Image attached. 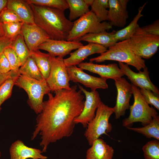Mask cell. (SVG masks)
<instances>
[{
	"label": "cell",
	"instance_id": "1",
	"mask_svg": "<svg viewBox=\"0 0 159 159\" xmlns=\"http://www.w3.org/2000/svg\"><path fill=\"white\" fill-rule=\"evenodd\" d=\"M77 86L55 92L54 96L50 92L47 94L48 99L43 102L42 111L36 118L31 138L33 140L38 134L40 135L42 153L46 151L50 143L72 134L76 124L74 120L82 111L85 101Z\"/></svg>",
	"mask_w": 159,
	"mask_h": 159
},
{
	"label": "cell",
	"instance_id": "2",
	"mask_svg": "<svg viewBox=\"0 0 159 159\" xmlns=\"http://www.w3.org/2000/svg\"><path fill=\"white\" fill-rule=\"evenodd\" d=\"M35 24L43 29L51 39L66 40L73 24L59 9L30 4Z\"/></svg>",
	"mask_w": 159,
	"mask_h": 159
},
{
	"label": "cell",
	"instance_id": "3",
	"mask_svg": "<svg viewBox=\"0 0 159 159\" xmlns=\"http://www.w3.org/2000/svg\"><path fill=\"white\" fill-rule=\"evenodd\" d=\"M97 57L90 59V62L100 63L115 61L130 65L140 71L146 66L145 60L136 55L130 47L129 39L118 42Z\"/></svg>",
	"mask_w": 159,
	"mask_h": 159
},
{
	"label": "cell",
	"instance_id": "4",
	"mask_svg": "<svg viewBox=\"0 0 159 159\" xmlns=\"http://www.w3.org/2000/svg\"><path fill=\"white\" fill-rule=\"evenodd\" d=\"M15 85L26 92L29 105L37 114L40 113L42 109L43 97L51 91L46 80H38L20 74Z\"/></svg>",
	"mask_w": 159,
	"mask_h": 159
},
{
	"label": "cell",
	"instance_id": "5",
	"mask_svg": "<svg viewBox=\"0 0 159 159\" xmlns=\"http://www.w3.org/2000/svg\"><path fill=\"white\" fill-rule=\"evenodd\" d=\"M132 94L134 99L132 105L130 106V114L128 117L122 120V125L131 127L133 123L139 122L144 126L150 122L158 113L150 107L141 94L140 89L131 84Z\"/></svg>",
	"mask_w": 159,
	"mask_h": 159
},
{
	"label": "cell",
	"instance_id": "6",
	"mask_svg": "<svg viewBox=\"0 0 159 159\" xmlns=\"http://www.w3.org/2000/svg\"><path fill=\"white\" fill-rule=\"evenodd\" d=\"M113 113V107L101 101L97 109L95 117L88 124L84 133L90 145L102 135H108L107 133L111 131L112 126L109 122V119Z\"/></svg>",
	"mask_w": 159,
	"mask_h": 159
},
{
	"label": "cell",
	"instance_id": "7",
	"mask_svg": "<svg viewBox=\"0 0 159 159\" xmlns=\"http://www.w3.org/2000/svg\"><path fill=\"white\" fill-rule=\"evenodd\" d=\"M73 23L72 27L67 38V41H76L87 34L106 31L111 29L112 26L109 22H99L95 14L90 10Z\"/></svg>",
	"mask_w": 159,
	"mask_h": 159
},
{
	"label": "cell",
	"instance_id": "8",
	"mask_svg": "<svg viewBox=\"0 0 159 159\" xmlns=\"http://www.w3.org/2000/svg\"><path fill=\"white\" fill-rule=\"evenodd\" d=\"M129 39L131 49L136 55L143 59L151 58L158 49L159 36L145 32L139 26Z\"/></svg>",
	"mask_w": 159,
	"mask_h": 159
},
{
	"label": "cell",
	"instance_id": "9",
	"mask_svg": "<svg viewBox=\"0 0 159 159\" xmlns=\"http://www.w3.org/2000/svg\"><path fill=\"white\" fill-rule=\"evenodd\" d=\"M49 60L50 70L46 80L50 91L55 92L62 89L70 90V80L63 58L50 55Z\"/></svg>",
	"mask_w": 159,
	"mask_h": 159
},
{
	"label": "cell",
	"instance_id": "10",
	"mask_svg": "<svg viewBox=\"0 0 159 159\" xmlns=\"http://www.w3.org/2000/svg\"><path fill=\"white\" fill-rule=\"evenodd\" d=\"M80 90L85 94V100L82 111L76 117L74 122L75 124L80 123L84 127H86L88 123L95 116V112L101 102L99 94L96 90L88 91L78 84Z\"/></svg>",
	"mask_w": 159,
	"mask_h": 159
},
{
	"label": "cell",
	"instance_id": "11",
	"mask_svg": "<svg viewBox=\"0 0 159 159\" xmlns=\"http://www.w3.org/2000/svg\"><path fill=\"white\" fill-rule=\"evenodd\" d=\"M114 80L117 95L116 105L113 108L115 118L117 119L124 115L126 110L129 109L132 92L131 84L124 77H120Z\"/></svg>",
	"mask_w": 159,
	"mask_h": 159
},
{
	"label": "cell",
	"instance_id": "12",
	"mask_svg": "<svg viewBox=\"0 0 159 159\" xmlns=\"http://www.w3.org/2000/svg\"><path fill=\"white\" fill-rule=\"evenodd\" d=\"M119 67L124 74L127 77L132 84L140 89L149 90L158 96L159 95L158 88L151 82L149 77L148 69L146 66L143 71L138 72L133 71L128 65L122 62H118Z\"/></svg>",
	"mask_w": 159,
	"mask_h": 159
},
{
	"label": "cell",
	"instance_id": "13",
	"mask_svg": "<svg viewBox=\"0 0 159 159\" xmlns=\"http://www.w3.org/2000/svg\"><path fill=\"white\" fill-rule=\"evenodd\" d=\"M67 69L70 80L81 83L86 87L90 88L91 91H95L98 89H106L108 88L106 79L87 74L76 66L67 67Z\"/></svg>",
	"mask_w": 159,
	"mask_h": 159
},
{
	"label": "cell",
	"instance_id": "14",
	"mask_svg": "<svg viewBox=\"0 0 159 159\" xmlns=\"http://www.w3.org/2000/svg\"><path fill=\"white\" fill-rule=\"evenodd\" d=\"M80 42L69 41L50 39L41 44L38 49L45 50L52 57L63 58L70 54L72 50L77 49L83 46Z\"/></svg>",
	"mask_w": 159,
	"mask_h": 159
},
{
	"label": "cell",
	"instance_id": "15",
	"mask_svg": "<svg viewBox=\"0 0 159 159\" xmlns=\"http://www.w3.org/2000/svg\"><path fill=\"white\" fill-rule=\"evenodd\" d=\"M21 33L30 52L38 49L39 45L51 39L45 31L35 24L23 23Z\"/></svg>",
	"mask_w": 159,
	"mask_h": 159
},
{
	"label": "cell",
	"instance_id": "16",
	"mask_svg": "<svg viewBox=\"0 0 159 159\" xmlns=\"http://www.w3.org/2000/svg\"><path fill=\"white\" fill-rule=\"evenodd\" d=\"M129 0H108V19L112 26L123 27L128 17L127 6Z\"/></svg>",
	"mask_w": 159,
	"mask_h": 159
},
{
	"label": "cell",
	"instance_id": "17",
	"mask_svg": "<svg viewBox=\"0 0 159 159\" xmlns=\"http://www.w3.org/2000/svg\"><path fill=\"white\" fill-rule=\"evenodd\" d=\"M81 69L97 74L100 77L107 80H114L122 77L124 74L117 64L111 63L105 64H95L91 62H82L78 65Z\"/></svg>",
	"mask_w": 159,
	"mask_h": 159
},
{
	"label": "cell",
	"instance_id": "18",
	"mask_svg": "<svg viewBox=\"0 0 159 159\" xmlns=\"http://www.w3.org/2000/svg\"><path fill=\"white\" fill-rule=\"evenodd\" d=\"M107 50V48L99 44L90 43L82 46L69 54L70 56L64 59L66 67L78 65L89 56L96 53L101 54Z\"/></svg>",
	"mask_w": 159,
	"mask_h": 159
},
{
	"label": "cell",
	"instance_id": "19",
	"mask_svg": "<svg viewBox=\"0 0 159 159\" xmlns=\"http://www.w3.org/2000/svg\"><path fill=\"white\" fill-rule=\"evenodd\" d=\"M42 153L39 149L26 146L19 140L12 143L9 149L10 159H47V157L42 154Z\"/></svg>",
	"mask_w": 159,
	"mask_h": 159
},
{
	"label": "cell",
	"instance_id": "20",
	"mask_svg": "<svg viewBox=\"0 0 159 159\" xmlns=\"http://www.w3.org/2000/svg\"><path fill=\"white\" fill-rule=\"evenodd\" d=\"M6 7L14 12L24 23L35 24L32 11L25 0H7Z\"/></svg>",
	"mask_w": 159,
	"mask_h": 159
},
{
	"label": "cell",
	"instance_id": "21",
	"mask_svg": "<svg viewBox=\"0 0 159 159\" xmlns=\"http://www.w3.org/2000/svg\"><path fill=\"white\" fill-rule=\"evenodd\" d=\"M86 152V159H112L114 153L113 148L102 139L95 140Z\"/></svg>",
	"mask_w": 159,
	"mask_h": 159
},
{
	"label": "cell",
	"instance_id": "22",
	"mask_svg": "<svg viewBox=\"0 0 159 159\" xmlns=\"http://www.w3.org/2000/svg\"><path fill=\"white\" fill-rule=\"evenodd\" d=\"M116 32L114 30L110 32L104 31L98 33L87 34L76 41H84L88 43L97 44L107 48L118 42L114 37Z\"/></svg>",
	"mask_w": 159,
	"mask_h": 159
},
{
	"label": "cell",
	"instance_id": "23",
	"mask_svg": "<svg viewBox=\"0 0 159 159\" xmlns=\"http://www.w3.org/2000/svg\"><path fill=\"white\" fill-rule=\"evenodd\" d=\"M70 10L69 20L72 21L90 11L93 0H66Z\"/></svg>",
	"mask_w": 159,
	"mask_h": 159
},
{
	"label": "cell",
	"instance_id": "24",
	"mask_svg": "<svg viewBox=\"0 0 159 159\" xmlns=\"http://www.w3.org/2000/svg\"><path fill=\"white\" fill-rule=\"evenodd\" d=\"M147 3V2L145 3L139 8L137 14L128 26L121 29L116 32L114 35V37L115 39L118 42L129 39L136 28L139 26L138 22L140 18L143 16L142 12Z\"/></svg>",
	"mask_w": 159,
	"mask_h": 159
},
{
	"label": "cell",
	"instance_id": "25",
	"mask_svg": "<svg viewBox=\"0 0 159 159\" xmlns=\"http://www.w3.org/2000/svg\"><path fill=\"white\" fill-rule=\"evenodd\" d=\"M30 56L35 61L43 78L46 80L49 76L50 70V55L49 53H43L37 49L31 52Z\"/></svg>",
	"mask_w": 159,
	"mask_h": 159
},
{
	"label": "cell",
	"instance_id": "26",
	"mask_svg": "<svg viewBox=\"0 0 159 159\" xmlns=\"http://www.w3.org/2000/svg\"><path fill=\"white\" fill-rule=\"evenodd\" d=\"M127 128L141 133L148 138H153L159 140V116L158 115L153 118L150 122L143 127Z\"/></svg>",
	"mask_w": 159,
	"mask_h": 159
},
{
	"label": "cell",
	"instance_id": "27",
	"mask_svg": "<svg viewBox=\"0 0 159 159\" xmlns=\"http://www.w3.org/2000/svg\"><path fill=\"white\" fill-rule=\"evenodd\" d=\"M19 72L20 74L38 80L44 79L35 61L30 56L20 67Z\"/></svg>",
	"mask_w": 159,
	"mask_h": 159
},
{
	"label": "cell",
	"instance_id": "28",
	"mask_svg": "<svg viewBox=\"0 0 159 159\" xmlns=\"http://www.w3.org/2000/svg\"><path fill=\"white\" fill-rule=\"evenodd\" d=\"M10 46L14 49L18 56L21 66L30 56L31 52L25 42L21 33L13 40Z\"/></svg>",
	"mask_w": 159,
	"mask_h": 159
},
{
	"label": "cell",
	"instance_id": "29",
	"mask_svg": "<svg viewBox=\"0 0 159 159\" xmlns=\"http://www.w3.org/2000/svg\"><path fill=\"white\" fill-rule=\"evenodd\" d=\"M90 10L97 17L99 22L108 20V0H93Z\"/></svg>",
	"mask_w": 159,
	"mask_h": 159
},
{
	"label": "cell",
	"instance_id": "30",
	"mask_svg": "<svg viewBox=\"0 0 159 159\" xmlns=\"http://www.w3.org/2000/svg\"><path fill=\"white\" fill-rule=\"evenodd\" d=\"M29 4L57 9L64 11L69 9L66 0H26Z\"/></svg>",
	"mask_w": 159,
	"mask_h": 159
},
{
	"label": "cell",
	"instance_id": "31",
	"mask_svg": "<svg viewBox=\"0 0 159 159\" xmlns=\"http://www.w3.org/2000/svg\"><path fill=\"white\" fill-rule=\"evenodd\" d=\"M19 73L6 80L0 86V106L11 96L12 88Z\"/></svg>",
	"mask_w": 159,
	"mask_h": 159
},
{
	"label": "cell",
	"instance_id": "32",
	"mask_svg": "<svg viewBox=\"0 0 159 159\" xmlns=\"http://www.w3.org/2000/svg\"><path fill=\"white\" fill-rule=\"evenodd\" d=\"M23 23L22 22L2 23L4 36L13 41L21 33Z\"/></svg>",
	"mask_w": 159,
	"mask_h": 159
},
{
	"label": "cell",
	"instance_id": "33",
	"mask_svg": "<svg viewBox=\"0 0 159 159\" xmlns=\"http://www.w3.org/2000/svg\"><path fill=\"white\" fill-rule=\"evenodd\" d=\"M145 159H159V141L154 140L148 142L142 148Z\"/></svg>",
	"mask_w": 159,
	"mask_h": 159
},
{
	"label": "cell",
	"instance_id": "34",
	"mask_svg": "<svg viewBox=\"0 0 159 159\" xmlns=\"http://www.w3.org/2000/svg\"><path fill=\"white\" fill-rule=\"evenodd\" d=\"M4 53L9 63L11 70L19 73V70L21 64L19 57L14 49L10 46L4 50Z\"/></svg>",
	"mask_w": 159,
	"mask_h": 159
},
{
	"label": "cell",
	"instance_id": "35",
	"mask_svg": "<svg viewBox=\"0 0 159 159\" xmlns=\"http://www.w3.org/2000/svg\"><path fill=\"white\" fill-rule=\"evenodd\" d=\"M1 23L22 22L20 18L13 11L5 7L0 13Z\"/></svg>",
	"mask_w": 159,
	"mask_h": 159
},
{
	"label": "cell",
	"instance_id": "36",
	"mask_svg": "<svg viewBox=\"0 0 159 159\" xmlns=\"http://www.w3.org/2000/svg\"><path fill=\"white\" fill-rule=\"evenodd\" d=\"M141 94L148 104L154 106L159 110V97L155 95L150 90L140 89Z\"/></svg>",
	"mask_w": 159,
	"mask_h": 159
},
{
	"label": "cell",
	"instance_id": "37",
	"mask_svg": "<svg viewBox=\"0 0 159 159\" xmlns=\"http://www.w3.org/2000/svg\"><path fill=\"white\" fill-rule=\"evenodd\" d=\"M145 32L150 34L159 36V20L157 19L150 24L140 27Z\"/></svg>",
	"mask_w": 159,
	"mask_h": 159
},
{
	"label": "cell",
	"instance_id": "38",
	"mask_svg": "<svg viewBox=\"0 0 159 159\" xmlns=\"http://www.w3.org/2000/svg\"><path fill=\"white\" fill-rule=\"evenodd\" d=\"M11 70L9 63L3 53L0 55V72L6 73Z\"/></svg>",
	"mask_w": 159,
	"mask_h": 159
},
{
	"label": "cell",
	"instance_id": "39",
	"mask_svg": "<svg viewBox=\"0 0 159 159\" xmlns=\"http://www.w3.org/2000/svg\"><path fill=\"white\" fill-rule=\"evenodd\" d=\"M13 40L4 36L0 37V55L4 50L11 45Z\"/></svg>",
	"mask_w": 159,
	"mask_h": 159
},
{
	"label": "cell",
	"instance_id": "40",
	"mask_svg": "<svg viewBox=\"0 0 159 159\" xmlns=\"http://www.w3.org/2000/svg\"><path fill=\"white\" fill-rule=\"evenodd\" d=\"M18 73H19L15 72L11 70L6 73L0 72V86L8 78Z\"/></svg>",
	"mask_w": 159,
	"mask_h": 159
},
{
	"label": "cell",
	"instance_id": "41",
	"mask_svg": "<svg viewBox=\"0 0 159 159\" xmlns=\"http://www.w3.org/2000/svg\"><path fill=\"white\" fill-rule=\"evenodd\" d=\"M7 0H0V13L2 10L6 7Z\"/></svg>",
	"mask_w": 159,
	"mask_h": 159
},
{
	"label": "cell",
	"instance_id": "42",
	"mask_svg": "<svg viewBox=\"0 0 159 159\" xmlns=\"http://www.w3.org/2000/svg\"><path fill=\"white\" fill-rule=\"evenodd\" d=\"M4 36V33L2 26V23L0 21V37Z\"/></svg>",
	"mask_w": 159,
	"mask_h": 159
},
{
	"label": "cell",
	"instance_id": "43",
	"mask_svg": "<svg viewBox=\"0 0 159 159\" xmlns=\"http://www.w3.org/2000/svg\"><path fill=\"white\" fill-rule=\"evenodd\" d=\"M1 106H0V111L1 110Z\"/></svg>",
	"mask_w": 159,
	"mask_h": 159
},
{
	"label": "cell",
	"instance_id": "44",
	"mask_svg": "<svg viewBox=\"0 0 159 159\" xmlns=\"http://www.w3.org/2000/svg\"><path fill=\"white\" fill-rule=\"evenodd\" d=\"M1 153L0 152V157L1 156Z\"/></svg>",
	"mask_w": 159,
	"mask_h": 159
}]
</instances>
